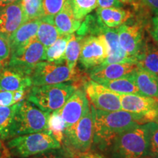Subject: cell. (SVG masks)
<instances>
[{
  "label": "cell",
  "instance_id": "cell-11",
  "mask_svg": "<svg viewBox=\"0 0 158 158\" xmlns=\"http://www.w3.org/2000/svg\"><path fill=\"white\" fill-rule=\"evenodd\" d=\"M122 110L138 114L148 122H158V98L138 94H120Z\"/></svg>",
  "mask_w": 158,
  "mask_h": 158
},
{
  "label": "cell",
  "instance_id": "cell-36",
  "mask_svg": "<svg viewBox=\"0 0 158 158\" xmlns=\"http://www.w3.org/2000/svg\"><path fill=\"white\" fill-rule=\"evenodd\" d=\"M124 4L119 0H98V7L100 8L123 7Z\"/></svg>",
  "mask_w": 158,
  "mask_h": 158
},
{
  "label": "cell",
  "instance_id": "cell-35",
  "mask_svg": "<svg viewBox=\"0 0 158 158\" xmlns=\"http://www.w3.org/2000/svg\"><path fill=\"white\" fill-rule=\"evenodd\" d=\"M17 103L14 91L0 90V106H10Z\"/></svg>",
  "mask_w": 158,
  "mask_h": 158
},
{
  "label": "cell",
  "instance_id": "cell-30",
  "mask_svg": "<svg viewBox=\"0 0 158 158\" xmlns=\"http://www.w3.org/2000/svg\"><path fill=\"white\" fill-rule=\"evenodd\" d=\"M26 22L43 16V0H21Z\"/></svg>",
  "mask_w": 158,
  "mask_h": 158
},
{
  "label": "cell",
  "instance_id": "cell-44",
  "mask_svg": "<svg viewBox=\"0 0 158 158\" xmlns=\"http://www.w3.org/2000/svg\"><path fill=\"white\" fill-rule=\"evenodd\" d=\"M151 158H158V156H157V157H151Z\"/></svg>",
  "mask_w": 158,
  "mask_h": 158
},
{
  "label": "cell",
  "instance_id": "cell-38",
  "mask_svg": "<svg viewBox=\"0 0 158 158\" xmlns=\"http://www.w3.org/2000/svg\"><path fill=\"white\" fill-rule=\"evenodd\" d=\"M155 15H158V0H140Z\"/></svg>",
  "mask_w": 158,
  "mask_h": 158
},
{
  "label": "cell",
  "instance_id": "cell-27",
  "mask_svg": "<svg viewBox=\"0 0 158 158\" xmlns=\"http://www.w3.org/2000/svg\"><path fill=\"white\" fill-rule=\"evenodd\" d=\"M64 122L59 110H57L49 114L47 122V131L61 144L64 140Z\"/></svg>",
  "mask_w": 158,
  "mask_h": 158
},
{
  "label": "cell",
  "instance_id": "cell-40",
  "mask_svg": "<svg viewBox=\"0 0 158 158\" xmlns=\"http://www.w3.org/2000/svg\"><path fill=\"white\" fill-rule=\"evenodd\" d=\"M11 156L8 149L3 142L0 143V158H11Z\"/></svg>",
  "mask_w": 158,
  "mask_h": 158
},
{
  "label": "cell",
  "instance_id": "cell-37",
  "mask_svg": "<svg viewBox=\"0 0 158 158\" xmlns=\"http://www.w3.org/2000/svg\"><path fill=\"white\" fill-rule=\"evenodd\" d=\"M149 33L155 42L158 45V15H155L152 19L149 25Z\"/></svg>",
  "mask_w": 158,
  "mask_h": 158
},
{
  "label": "cell",
  "instance_id": "cell-8",
  "mask_svg": "<svg viewBox=\"0 0 158 158\" xmlns=\"http://www.w3.org/2000/svg\"><path fill=\"white\" fill-rule=\"evenodd\" d=\"M45 50L37 37H33L27 45L12 53L7 66L29 76L37 63L43 61Z\"/></svg>",
  "mask_w": 158,
  "mask_h": 158
},
{
  "label": "cell",
  "instance_id": "cell-28",
  "mask_svg": "<svg viewBox=\"0 0 158 158\" xmlns=\"http://www.w3.org/2000/svg\"><path fill=\"white\" fill-rule=\"evenodd\" d=\"M16 103L10 106H0V140L5 141L10 138V130Z\"/></svg>",
  "mask_w": 158,
  "mask_h": 158
},
{
  "label": "cell",
  "instance_id": "cell-9",
  "mask_svg": "<svg viewBox=\"0 0 158 158\" xmlns=\"http://www.w3.org/2000/svg\"><path fill=\"white\" fill-rule=\"evenodd\" d=\"M109 54V48L101 34L82 38L79 62L86 70L102 64Z\"/></svg>",
  "mask_w": 158,
  "mask_h": 158
},
{
  "label": "cell",
  "instance_id": "cell-45",
  "mask_svg": "<svg viewBox=\"0 0 158 158\" xmlns=\"http://www.w3.org/2000/svg\"><path fill=\"white\" fill-rule=\"evenodd\" d=\"M2 143V141H1V140H0V143Z\"/></svg>",
  "mask_w": 158,
  "mask_h": 158
},
{
  "label": "cell",
  "instance_id": "cell-19",
  "mask_svg": "<svg viewBox=\"0 0 158 158\" xmlns=\"http://www.w3.org/2000/svg\"><path fill=\"white\" fill-rule=\"evenodd\" d=\"M96 15L100 22L108 28H118L133 16L131 11L123 7H98Z\"/></svg>",
  "mask_w": 158,
  "mask_h": 158
},
{
  "label": "cell",
  "instance_id": "cell-23",
  "mask_svg": "<svg viewBox=\"0 0 158 158\" xmlns=\"http://www.w3.org/2000/svg\"><path fill=\"white\" fill-rule=\"evenodd\" d=\"M60 36L54 22V16L43 15L40 19V23L36 37L38 40L48 48Z\"/></svg>",
  "mask_w": 158,
  "mask_h": 158
},
{
  "label": "cell",
  "instance_id": "cell-14",
  "mask_svg": "<svg viewBox=\"0 0 158 158\" xmlns=\"http://www.w3.org/2000/svg\"><path fill=\"white\" fill-rule=\"evenodd\" d=\"M137 68V63L133 62L100 64L92 69L89 76L91 80L102 84L133 73Z\"/></svg>",
  "mask_w": 158,
  "mask_h": 158
},
{
  "label": "cell",
  "instance_id": "cell-29",
  "mask_svg": "<svg viewBox=\"0 0 158 158\" xmlns=\"http://www.w3.org/2000/svg\"><path fill=\"white\" fill-rule=\"evenodd\" d=\"M70 3L75 18L81 21L98 7V0H70Z\"/></svg>",
  "mask_w": 158,
  "mask_h": 158
},
{
  "label": "cell",
  "instance_id": "cell-17",
  "mask_svg": "<svg viewBox=\"0 0 158 158\" xmlns=\"http://www.w3.org/2000/svg\"><path fill=\"white\" fill-rule=\"evenodd\" d=\"M32 86L29 76L5 66L0 72V90L29 89Z\"/></svg>",
  "mask_w": 158,
  "mask_h": 158
},
{
  "label": "cell",
  "instance_id": "cell-6",
  "mask_svg": "<svg viewBox=\"0 0 158 158\" xmlns=\"http://www.w3.org/2000/svg\"><path fill=\"white\" fill-rule=\"evenodd\" d=\"M111 146L113 158L149 157L145 124L130 128L118 135Z\"/></svg>",
  "mask_w": 158,
  "mask_h": 158
},
{
  "label": "cell",
  "instance_id": "cell-21",
  "mask_svg": "<svg viewBox=\"0 0 158 158\" xmlns=\"http://www.w3.org/2000/svg\"><path fill=\"white\" fill-rule=\"evenodd\" d=\"M134 76L140 94L158 98V76L138 67L134 72Z\"/></svg>",
  "mask_w": 158,
  "mask_h": 158
},
{
  "label": "cell",
  "instance_id": "cell-39",
  "mask_svg": "<svg viewBox=\"0 0 158 158\" xmlns=\"http://www.w3.org/2000/svg\"><path fill=\"white\" fill-rule=\"evenodd\" d=\"M74 158H106L104 156L102 155H100V154L94 152H90L88 151L86 152H84L83 154H81L78 156H76V157Z\"/></svg>",
  "mask_w": 158,
  "mask_h": 158
},
{
  "label": "cell",
  "instance_id": "cell-33",
  "mask_svg": "<svg viewBox=\"0 0 158 158\" xmlns=\"http://www.w3.org/2000/svg\"><path fill=\"white\" fill-rule=\"evenodd\" d=\"M10 56V46L8 37L0 33V62L7 65Z\"/></svg>",
  "mask_w": 158,
  "mask_h": 158
},
{
  "label": "cell",
  "instance_id": "cell-15",
  "mask_svg": "<svg viewBox=\"0 0 158 158\" xmlns=\"http://www.w3.org/2000/svg\"><path fill=\"white\" fill-rule=\"evenodd\" d=\"M26 22L22 3L19 1L0 8V33L7 37Z\"/></svg>",
  "mask_w": 158,
  "mask_h": 158
},
{
  "label": "cell",
  "instance_id": "cell-5",
  "mask_svg": "<svg viewBox=\"0 0 158 158\" xmlns=\"http://www.w3.org/2000/svg\"><path fill=\"white\" fill-rule=\"evenodd\" d=\"M94 142V124L91 108L78 122L66 128L62 146L73 158L89 151Z\"/></svg>",
  "mask_w": 158,
  "mask_h": 158
},
{
  "label": "cell",
  "instance_id": "cell-2",
  "mask_svg": "<svg viewBox=\"0 0 158 158\" xmlns=\"http://www.w3.org/2000/svg\"><path fill=\"white\" fill-rule=\"evenodd\" d=\"M49 114L26 99L17 102L10 130V138L47 131Z\"/></svg>",
  "mask_w": 158,
  "mask_h": 158
},
{
  "label": "cell",
  "instance_id": "cell-31",
  "mask_svg": "<svg viewBox=\"0 0 158 158\" xmlns=\"http://www.w3.org/2000/svg\"><path fill=\"white\" fill-rule=\"evenodd\" d=\"M148 140V156H158V122H149L145 124Z\"/></svg>",
  "mask_w": 158,
  "mask_h": 158
},
{
  "label": "cell",
  "instance_id": "cell-16",
  "mask_svg": "<svg viewBox=\"0 0 158 158\" xmlns=\"http://www.w3.org/2000/svg\"><path fill=\"white\" fill-rule=\"evenodd\" d=\"M98 34H101L104 37L109 48L108 56L102 64L124 62L137 63L135 60L126 54L120 45L118 41V28H108L101 23Z\"/></svg>",
  "mask_w": 158,
  "mask_h": 158
},
{
  "label": "cell",
  "instance_id": "cell-20",
  "mask_svg": "<svg viewBox=\"0 0 158 158\" xmlns=\"http://www.w3.org/2000/svg\"><path fill=\"white\" fill-rule=\"evenodd\" d=\"M54 22L59 35H64L77 31L82 21L75 18L70 0H67L62 10L54 16Z\"/></svg>",
  "mask_w": 158,
  "mask_h": 158
},
{
  "label": "cell",
  "instance_id": "cell-26",
  "mask_svg": "<svg viewBox=\"0 0 158 158\" xmlns=\"http://www.w3.org/2000/svg\"><path fill=\"white\" fill-rule=\"evenodd\" d=\"M82 38L76 34L71 35L64 54V61L71 70H76V64L80 56Z\"/></svg>",
  "mask_w": 158,
  "mask_h": 158
},
{
  "label": "cell",
  "instance_id": "cell-3",
  "mask_svg": "<svg viewBox=\"0 0 158 158\" xmlns=\"http://www.w3.org/2000/svg\"><path fill=\"white\" fill-rule=\"evenodd\" d=\"M76 89V85L68 83L31 86L26 100L43 111L51 114L60 109Z\"/></svg>",
  "mask_w": 158,
  "mask_h": 158
},
{
  "label": "cell",
  "instance_id": "cell-46",
  "mask_svg": "<svg viewBox=\"0 0 158 158\" xmlns=\"http://www.w3.org/2000/svg\"><path fill=\"white\" fill-rule=\"evenodd\" d=\"M143 158H149V157H143Z\"/></svg>",
  "mask_w": 158,
  "mask_h": 158
},
{
  "label": "cell",
  "instance_id": "cell-42",
  "mask_svg": "<svg viewBox=\"0 0 158 158\" xmlns=\"http://www.w3.org/2000/svg\"><path fill=\"white\" fill-rule=\"evenodd\" d=\"M123 4H126V5H133V3L135 0H119Z\"/></svg>",
  "mask_w": 158,
  "mask_h": 158
},
{
  "label": "cell",
  "instance_id": "cell-25",
  "mask_svg": "<svg viewBox=\"0 0 158 158\" xmlns=\"http://www.w3.org/2000/svg\"><path fill=\"white\" fill-rule=\"evenodd\" d=\"M71 35H60L52 45L45 48L43 60L59 62L64 61V54Z\"/></svg>",
  "mask_w": 158,
  "mask_h": 158
},
{
  "label": "cell",
  "instance_id": "cell-13",
  "mask_svg": "<svg viewBox=\"0 0 158 158\" xmlns=\"http://www.w3.org/2000/svg\"><path fill=\"white\" fill-rule=\"evenodd\" d=\"M89 109V102L84 90L77 88L58 110L64 120L66 129L77 123Z\"/></svg>",
  "mask_w": 158,
  "mask_h": 158
},
{
  "label": "cell",
  "instance_id": "cell-12",
  "mask_svg": "<svg viewBox=\"0 0 158 158\" xmlns=\"http://www.w3.org/2000/svg\"><path fill=\"white\" fill-rule=\"evenodd\" d=\"M144 24L141 22L133 25L123 24L118 27V41L122 49L137 62V57L143 48Z\"/></svg>",
  "mask_w": 158,
  "mask_h": 158
},
{
  "label": "cell",
  "instance_id": "cell-18",
  "mask_svg": "<svg viewBox=\"0 0 158 158\" xmlns=\"http://www.w3.org/2000/svg\"><path fill=\"white\" fill-rule=\"evenodd\" d=\"M40 23L39 19L30 20L23 23L8 37L10 54L24 46L33 37H36Z\"/></svg>",
  "mask_w": 158,
  "mask_h": 158
},
{
  "label": "cell",
  "instance_id": "cell-24",
  "mask_svg": "<svg viewBox=\"0 0 158 158\" xmlns=\"http://www.w3.org/2000/svg\"><path fill=\"white\" fill-rule=\"evenodd\" d=\"M110 90L120 94H141L135 83L134 73L122 78L114 79L100 84Z\"/></svg>",
  "mask_w": 158,
  "mask_h": 158
},
{
  "label": "cell",
  "instance_id": "cell-43",
  "mask_svg": "<svg viewBox=\"0 0 158 158\" xmlns=\"http://www.w3.org/2000/svg\"><path fill=\"white\" fill-rule=\"evenodd\" d=\"M5 66H7V65H5V64H2V63L0 62V72H1L2 70V69H3L4 68H5Z\"/></svg>",
  "mask_w": 158,
  "mask_h": 158
},
{
  "label": "cell",
  "instance_id": "cell-34",
  "mask_svg": "<svg viewBox=\"0 0 158 158\" xmlns=\"http://www.w3.org/2000/svg\"><path fill=\"white\" fill-rule=\"evenodd\" d=\"M22 158H73L66 150L61 147L60 149L50 150L37 155Z\"/></svg>",
  "mask_w": 158,
  "mask_h": 158
},
{
  "label": "cell",
  "instance_id": "cell-32",
  "mask_svg": "<svg viewBox=\"0 0 158 158\" xmlns=\"http://www.w3.org/2000/svg\"><path fill=\"white\" fill-rule=\"evenodd\" d=\"M67 0H43V15L54 16L64 7Z\"/></svg>",
  "mask_w": 158,
  "mask_h": 158
},
{
  "label": "cell",
  "instance_id": "cell-41",
  "mask_svg": "<svg viewBox=\"0 0 158 158\" xmlns=\"http://www.w3.org/2000/svg\"><path fill=\"white\" fill-rule=\"evenodd\" d=\"M19 1H21V0H0V8L5 7L7 5H11V4L17 2Z\"/></svg>",
  "mask_w": 158,
  "mask_h": 158
},
{
  "label": "cell",
  "instance_id": "cell-7",
  "mask_svg": "<svg viewBox=\"0 0 158 158\" xmlns=\"http://www.w3.org/2000/svg\"><path fill=\"white\" fill-rule=\"evenodd\" d=\"M79 76L78 70H71L65 61L59 62L41 61L31 71L29 78L32 86H43L78 81Z\"/></svg>",
  "mask_w": 158,
  "mask_h": 158
},
{
  "label": "cell",
  "instance_id": "cell-1",
  "mask_svg": "<svg viewBox=\"0 0 158 158\" xmlns=\"http://www.w3.org/2000/svg\"><path fill=\"white\" fill-rule=\"evenodd\" d=\"M94 124V142L105 149L112 145L119 134L149 122L143 116L124 110L106 111L91 106Z\"/></svg>",
  "mask_w": 158,
  "mask_h": 158
},
{
  "label": "cell",
  "instance_id": "cell-22",
  "mask_svg": "<svg viewBox=\"0 0 158 158\" xmlns=\"http://www.w3.org/2000/svg\"><path fill=\"white\" fill-rule=\"evenodd\" d=\"M137 64L139 68L158 76V47L145 41L137 57Z\"/></svg>",
  "mask_w": 158,
  "mask_h": 158
},
{
  "label": "cell",
  "instance_id": "cell-10",
  "mask_svg": "<svg viewBox=\"0 0 158 158\" xmlns=\"http://www.w3.org/2000/svg\"><path fill=\"white\" fill-rule=\"evenodd\" d=\"M84 87L86 98L94 108L106 111L122 110L120 94L92 80L84 83Z\"/></svg>",
  "mask_w": 158,
  "mask_h": 158
},
{
  "label": "cell",
  "instance_id": "cell-4",
  "mask_svg": "<svg viewBox=\"0 0 158 158\" xmlns=\"http://www.w3.org/2000/svg\"><path fill=\"white\" fill-rule=\"evenodd\" d=\"M6 147L12 156L22 158L60 149L62 144L49 132L41 131L10 138Z\"/></svg>",
  "mask_w": 158,
  "mask_h": 158
}]
</instances>
